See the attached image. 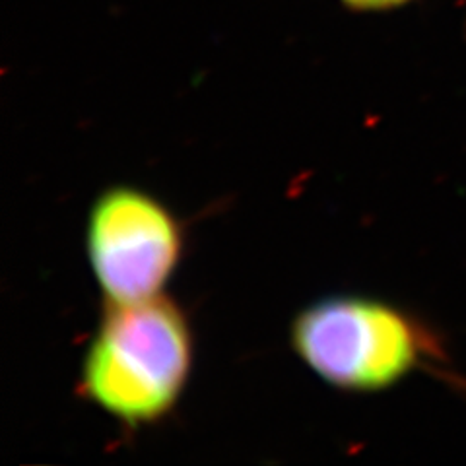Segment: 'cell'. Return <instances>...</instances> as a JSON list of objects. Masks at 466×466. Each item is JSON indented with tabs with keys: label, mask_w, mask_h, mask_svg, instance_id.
Instances as JSON below:
<instances>
[{
	"label": "cell",
	"mask_w": 466,
	"mask_h": 466,
	"mask_svg": "<svg viewBox=\"0 0 466 466\" xmlns=\"http://www.w3.org/2000/svg\"><path fill=\"white\" fill-rule=\"evenodd\" d=\"M86 249L106 301H138L162 294L181 260L183 229L152 195L113 187L94 202Z\"/></svg>",
	"instance_id": "3957f363"
},
{
	"label": "cell",
	"mask_w": 466,
	"mask_h": 466,
	"mask_svg": "<svg viewBox=\"0 0 466 466\" xmlns=\"http://www.w3.org/2000/svg\"><path fill=\"white\" fill-rule=\"evenodd\" d=\"M193 366L191 325L173 299L106 301L82 363L80 389L130 428L156 424L177 404Z\"/></svg>",
	"instance_id": "6da1fadb"
},
{
	"label": "cell",
	"mask_w": 466,
	"mask_h": 466,
	"mask_svg": "<svg viewBox=\"0 0 466 466\" xmlns=\"http://www.w3.org/2000/svg\"><path fill=\"white\" fill-rule=\"evenodd\" d=\"M348 5L358 6V8H383L404 3V0H346Z\"/></svg>",
	"instance_id": "277c9868"
},
{
	"label": "cell",
	"mask_w": 466,
	"mask_h": 466,
	"mask_svg": "<svg viewBox=\"0 0 466 466\" xmlns=\"http://www.w3.org/2000/svg\"><path fill=\"white\" fill-rule=\"evenodd\" d=\"M430 344L406 313L370 298L320 299L291 325V346L305 366L350 392L397 385L420 366Z\"/></svg>",
	"instance_id": "7a4b0ae2"
}]
</instances>
